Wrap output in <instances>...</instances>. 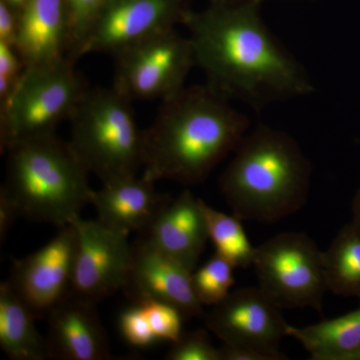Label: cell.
<instances>
[{
	"mask_svg": "<svg viewBox=\"0 0 360 360\" xmlns=\"http://www.w3.org/2000/svg\"><path fill=\"white\" fill-rule=\"evenodd\" d=\"M262 1H264V0H262Z\"/></svg>",
	"mask_w": 360,
	"mask_h": 360,
	"instance_id": "obj_34",
	"label": "cell"
},
{
	"mask_svg": "<svg viewBox=\"0 0 360 360\" xmlns=\"http://www.w3.org/2000/svg\"><path fill=\"white\" fill-rule=\"evenodd\" d=\"M115 58L112 86L132 103L174 96L196 65L191 39L175 28L130 45Z\"/></svg>",
	"mask_w": 360,
	"mask_h": 360,
	"instance_id": "obj_8",
	"label": "cell"
},
{
	"mask_svg": "<svg viewBox=\"0 0 360 360\" xmlns=\"http://www.w3.org/2000/svg\"><path fill=\"white\" fill-rule=\"evenodd\" d=\"M165 359L220 360L219 348L213 347L205 329L182 333L179 340L172 343Z\"/></svg>",
	"mask_w": 360,
	"mask_h": 360,
	"instance_id": "obj_25",
	"label": "cell"
},
{
	"mask_svg": "<svg viewBox=\"0 0 360 360\" xmlns=\"http://www.w3.org/2000/svg\"><path fill=\"white\" fill-rule=\"evenodd\" d=\"M219 348L220 360H285L283 352H267L259 348L224 343Z\"/></svg>",
	"mask_w": 360,
	"mask_h": 360,
	"instance_id": "obj_28",
	"label": "cell"
},
{
	"mask_svg": "<svg viewBox=\"0 0 360 360\" xmlns=\"http://www.w3.org/2000/svg\"><path fill=\"white\" fill-rule=\"evenodd\" d=\"M15 47L25 68L70 58V25L65 0H30L20 14Z\"/></svg>",
	"mask_w": 360,
	"mask_h": 360,
	"instance_id": "obj_17",
	"label": "cell"
},
{
	"mask_svg": "<svg viewBox=\"0 0 360 360\" xmlns=\"http://www.w3.org/2000/svg\"><path fill=\"white\" fill-rule=\"evenodd\" d=\"M1 1L6 4L7 6L11 7L13 11H15V13L20 15L21 11H22L23 8L27 6V4L30 0H1Z\"/></svg>",
	"mask_w": 360,
	"mask_h": 360,
	"instance_id": "obj_31",
	"label": "cell"
},
{
	"mask_svg": "<svg viewBox=\"0 0 360 360\" xmlns=\"http://www.w3.org/2000/svg\"><path fill=\"white\" fill-rule=\"evenodd\" d=\"M71 224L77 234L71 291L96 303L123 290L132 262L129 236L80 215Z\"/></svg>",
	"mask_w": 360,
	"mask_h": 360,
	"instance_id": "obj_10",
	"label": "cell"
},
{
	"mask_svg": "<svg viewBox=\"0 0 360 360\" xmlns=\"http://www.w3.org/2000/svg\"><path fill=\"white\" fill-rule=\"evenodd\" d=\"M191 276L193 272L142 238L132 245L131 267L123 290L134 303L146 300L168 303L187 321L203 315Z\"/></svg>",
	"mask_w": 360,
	"mask_h": 360,
	"instance_id": "obj_13",
	"label": "cell"
},
{
	"mask_svg": "<svg viewBox=\"0 0 360 360\" xmlns=\"http://www.w3.org/2000/svg\"><path fill=\"white\" fill-rule=\"evenodd\" d=\"M66 58L56 65L25 68L13 94L0 103V146L56 134L70 120L89 87Z\"/></svg>",
	"mask_w": 360,
	"mask_h": 360,
	"instance_id": "obj_6",
	"label": "cell"
},
{
	"mask_svg": "<svg viewBox=\"0 0 360 360\" xmlns=\"http://www.w3.org/2000/svg\"><path fill=\"white\" fill-rule=\"evenodd\" d=\"M210 85L184 86L162 101L143 130V175L194 186L233 153L250 120Z\"/></svg>",
	"mask_w": 360,
	"mask_h": 360,
	"instance_id": "obj_2",
	"label": "cell"
},
{
	"mask_svg": "<svg viewBox=\"0 0 360 360\" xmlns=\"http://www.w3.org/2000/svg\"><path fill=\"white\" fill-rule=\"evenodd\" d=\"M352 213H354L352 221L360 225V188L355 194L354 201H352Z\"/></svg>",
	"mask_w": 360,
	"mask_h": 360,
	"instance_id": "obj_32",
	"label": "cell"
},
{
	"mask_svg": "<svg viewBox=\"0 0 360 360\" xmlns=\"http://www.w3.org/2000/svg\"><path fill=\"white\" fill-rule=\"evenodd\" d=\"M46 316V341L51 359H110V342L97 314L96 302L70 290Z\"/></svg>",
	"mask_w": 360,
	"mask_h": 360,
	"instance_id": "obj_14",
	"label": "cell"
},
{
	"mask_svg": "<svg viewBox=\"0 0 360 360\" xmlns=\"http://www.w3.org/2000/svg\"><path fill=\"white\" fill-rule=\"evenodd\" d=\"M234 266L215 253L205 265L193 272L194 295L205 307H214L231 293Z\"/></svg>",
	"mask_w": 360,
	"mask_h": 360,
	"instance_id": "obj_22",
	"label": "cell"
},
{
	"mask_svg": "<svg viewBox=\"0 0 360 360\" xmlns=\"http://www.w3.org/2000/svg\"><path fill=\"white\" fill-rule=\"evenodd\" d=\"M6 153V179L1 189L21 217L63 227L90 205L89 172L68 141L54 134L18 142Z\"/></svg>",
	"mask_w": 360,
	"mask_h": 360,
	"instance_id": "obj_4",
	"label": "cell"
},
{
	"mask_svg": "<svg viewBox=\"0 0 360 360\" xmlns=\"http://www.w3.org/2000/svg\"><path fill=\"white\" fill-rule=\"evenodd\" d=\"M73 153L103 184L137 175L142 168L143 130L132 101L110 89H89L71 115Z\"/></svg>",
	"mask_w": 360,
	"mask_h": 360,
	"instance_id": "obj_5",
	"label": "cell"
},
{
	"mask_svg": "<svg viewBox=\"0 0 360 360\" xmlns=\"http://www.w3.org/2000/svg\"><path fill=\"white\" fill-rule=\"evenodd\" d=\"M258 288L281 309L322 312L328 290L322 251L304 232H283L257 246Z\"/></svg>",
	"mask_w": 360,
	"mask_h": 360,
	"instance_id": "obj_7",
	"label": "cell"
},
{
	"mask_svg": "<svg viewBox=\"0 0 360 360\" xmlns=\"http://www.w3.org/2000/svg\"><path fill=\"white\" fill-rule=\"evenodd\" d=\"M20 217L18 207L4 189H0V240L4 243L15 220Z\"/></svg>",
	"mask_w": 360,
	"mask_h": 360,
	"instance_id": "obj_30",
	"label": "cell"
},
{
	"mask_svg": "<svg viewBox=\"0 0 360 360\" xmlns=\"http://www.w3.org/2000/svg\"><path fill=\"white\" fill-rule=\"evenodd\" d=\"M172 200L168 194L158 193L155 180L143 174L103 184L90 194L97 220L127 236L146 231Z\"/></svg>",
	"mask_w": 360,
	"mask_h": 360,
	"instance_id": "obj_15",
	"label": "cell"
},
{
	"mask_svg": "<svg viewBox=\"0 0 360 360\" xmlns=\"http://www.w3.org/2000/svg\"><path fill=\"white\" fill-rule=\"evenodd\" d=\"M77 246L75 225L68 224L44 248L14 262L6 281L37 319L70 293Z\"/></svg>",
	"mask_w": 360,
	"mask_h": 360,
	"instance_id": "obj_11",
	"label": "cell"
},
{
	"mask_svg": "<svg viewBox=\"0 0 360 360\" xmlns=\"http://www.w3.org/2000/svg\"><path fill=\"white\" fill-rule=\"evenodd\" d=\"M262 4L212 0L205 11H189L184 22L207 85L257 110L314 89L307 71L265 25Z\"/></svg>",
	"mask_w": 360,
	"mask_h": 360,
	"instance_id": "obj_1",
	"label": "cell"
},
{
	"mask_svg": "<svg viewBox=\"0 0 360 360\" xmlns=\"http://www.w3.org/2000/svg\"><path fill=\"white\" fill-rule=\"evenodd\" d=\"M286 336L297 340L311 360H354L360 352V307L311 326H288Z\"/></svg>",
	"mask_w": 360,
	"mask_h": 360,
	"instance_id": "obj_19",
	"label": "cell"
},
{
	"mask_svg": "<svg viewBox=\"0 0 360 360\" xmlns=\"http://www.w3.org/2000/svg\"><path fill=\"white\" fill-rule=\"evenodd\" d=\"M18 25L20 15L0 0V41L15 46Z\"/></svg>",
	"mask_w": 360,
	"mask_h": 360,
	"instance_id": "obj_29",
	"label": "cell"
},
{
	"mask_svg": "<svg viewBox=\"0 0 360 360\" xmlns=\"http://www.w3.org/2000/svg\"><path fill=\"white\" fill-rule=\"evenodd\" d=\"M32 309L7 281L0 285V347L13 360L51 359L46 338L35 326Z\"/></svg>",
	"mask_w": 360,
	"mask_h": 360,
	"instance_id": "obj_18",
	"label": "cell"
},
{
	"mask_svg": "<svg viewBox=\"0 0 360 360\" xmlns=\"http://www.w3.org/2000/svg\"><path fill=\"white\" fill-rule=\"evenodd\" d=\"M120 328L124 340L136 347H148L156 342L148 315L139 303L125 309L120 317Z\"/></svg>",
	"mask_w": 360,
	"mask_h": 360,
	"instance_id": "obj_26",
	"label": "cell"
},
{
	"mask_svg": "<svg viewBox=\"0 0 360 360\" xmlns=\"http://www.w3.org/2000/svg\"><path fill=\"white\" fill-rule=\"evenodd\" d=\"M311 174V163L290 134L258 124L239 142L219 186L241 220L276 224L307 202Z\"/></svg>",
	"mask_w": 360,
	"mask_h": 360,
	"instance_id": "obj_3",
	"label": "cell"
},
{
	"mask_svg": "<svg viewBox=\"0 0 360 360\" xmlns=\"http://www.w3.org/2000/svg\"><path fill=\"white\" fill-rule=\"evenodd\" d=\"M187 0H106L78 53H116L184 25Z\"/></svg>",
	"mask_w": 360,
	"mask_h": 360,
	"instance_id": "obj_9",
	"label": "cell"
},
{
	"mask_svg": "<svg viewBox=\"0 0 360 360\" xmlns=\"http://www.w3.org/2000/svg\"><path fill=\"white\" fill-rule=\"evenodd\" d=\"M25 70V63L16 47L0 41V103L13 94Z\"/></svg>",
	"mask_w": 360,
	"mask_h": 360,
	"instance_id": "obj_27",
	"label": "cell"
},
{
	"mask_svg": "<svg viewBox=\"0 0 360 360\" xmlns=\"http://www.w3.org/2000/svg\"><path fill=\"white\" fill-rule=\"evenodd\" d=\"M322 258L328 290L360 300V225H345Z\"/></svg>",
	"mask_w": 360,
	"mask_h": 360,
	"instance_id": "obj_20",
	"label": "cell"
},
{
	"mask_svg": "<svg viewBox=\"0 0 360 360\" xmlns=\"http://www.w3.org/2000/svg\"><path fill=\"white\" fill-rule=\"evenodd\" d=\"M142 233L149 243L193 272L210 239L200 198L184 189Z\"/></svg>",
	"mask_w": 360,
	"mask_h": 360,
	"instance_id": "obj_16",
	"label": "cell"
},
{
	"mask_svg": "<svg viewBox=\"0 0 360 360\" xmlns=\"http://www.w3.org/2000/svg\"><path fill=\"white\" fill-rule=\"evenodd\" d=\"M139 303L148 315L149 323L158 341L175 342L182 335V323L186 321L176 307L156 300H141Z\"/></svg>",
	"mask_w": 360,
	"mask_h": 360,
	"instance_id": "obj_24",
	"label": "cell"
},
{
	"mask_svg": "<svg viewBox=\"0 0 360 360\" xmlns=\"http://www.w3.org/2000/svg\"><path fill=\"white\" fill-rule=\"evenodd\" d=\"M203 214L207 224L208 236L217 250V255L225 258L234 269H246L255 262V248L246 236L239 217L215 210L201 200Z\"/></svg>",
	"mask_w": 360,
	"mask_h": 360,
	"instance_id": "obj_21",
	"label": "cell"
},
{
	"mask_svg": "<svg viewBox=\"0 0 360 360\" xmlns=\"http://www.w3.org/2000/svg\"><path fill=\"white\" fill-rule=\"evenodd\" d=\"M205 326L227 345L278 352L290 324L283 309L259 288H241L212 307Z\"/></svg>",
	"mask_w": 360,
	"mask_h": 360,
	"instance_id": "obj_12",
	"label": "cell"
},
{
	"mask_svg": "<svg viewBox=\"0 0 360 360\" xmlns=\"http://www.w3.org/2000/svg\"><path fill=\"white\" fill-rule=\"evenodd\" d=\"M354 360H360V352L359 354L356 355V356H355Z\"/></svg>",
	"mask_w": 360,
	"mask_h": 360,
	"instance_id": "obj_33",
	"label": "cell"
},
{
	"mask_svg": "<svg viewBox=\"0 0 360 360\" xmlns=\"http://www.w3.org/2000/svg\"><path fill=\"white\" fill-rule=\"evenodd\" d=\"M105 1L106 0H65L70 25V60L77 63L80 49Z\"/></svg>",
	"mask_w": 360,
	"mask_h": 360,
	"instance_id": "obj_23",
	"label": "cell"
}]
</instances>
